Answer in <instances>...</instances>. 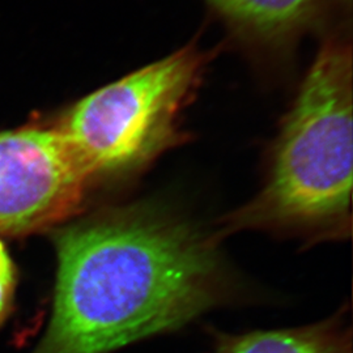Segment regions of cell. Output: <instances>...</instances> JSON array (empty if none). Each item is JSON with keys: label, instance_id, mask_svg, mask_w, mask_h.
<instances>
[{"label": "cell", "instance_id": "3", "mask_svg": "<svg viewBox=\"0 0 353 353\" xmlns=\"http://www.w3.org/2000/svg\"><path fill=\"white\" fill-rule=\"evenodd\" d=\"M208 59L192 42L51 118L90 183L134 176L182 143L179 118Z\"/></svg>", "mask_w": 353, "mask_h": 353}, {"label": "cell", "instance_id": "2", "mask_svg": "<svg viewBox=\"0 0 353 353\" xmlns=\"http://www.w3.org/2000/svg\"><path fill=\"white\" fill-rule=\"evenodd\" d=\"M352 48L330 36L303 77L270 156L265 183L223 232H285L309 240L351 233Z\"/></svg>", "mask_w": 353, "mask_h": 353}, {"label": "cell", "instance_id": "6", "mask_svg": "<svg viewBox=\"0 0 353 353\" xmlns=\"http://www.w3.org/2000/svg\"><path fill=\"white\" fill-rule=\"evenodd\" d=\"M207 353H352V330L336 316L303 327L216 334Z\"/></svg>", "mask_w": 353, "mask_h": 353}, {"label": "cell", "instance_id": "4", "mask_svg": "<svg viewBox=\"0 0 353 353\" xmlns=\"http://www.w3.org/2000/svg\"><path fill=\"white\" fill-rule=\"evenodd\" d=\"M92 188L50 119L0 132V233L26 237L81 212Z\"/></svg>", "mask_w": 353, "mask_h": 353}, {"label": "cell", "instance_id": "5", "mask_svg": "<svg viewBox=\"0 0 353 353\" xmlns=\"http://www.w3.org/2000/svg\"><path fill=\"white\" fill-rule=\"evenodd\" d=\"M331 0H208L228 32L259 58L288 57L300 39L323 24Z\"/></svg>", "mask_w": 353, "mask_h": 353}, {"label": "cell", "instance_id": "7", "mask_svg": "<svg viewBox=\"0 0 353 353\" xmlns=\"http://www.w3.org/2000/svg\"><path fill=\"white\" fill-rule=\"evenodd\" d=\"M17 281V267L6 243L0 240V328L13 312Z\"/></svg>", "mask_w": 353, "mask_h": 353}, {"label": "cell", "instance_id": "1", "mask_svg": "<svg viewBox=\"0 0 353 353\" xmlns=\"http://www.w3.org/2000/svg\"><path fill=\"white\" fill-rule=\"evenodd\" d=\"M50 232L52 309L32 353L117 352L176 331L224 299L214 237L163 207H108Z\"/></svg>", "mask_w": 353, "mask_h": 353}]
</instances>
